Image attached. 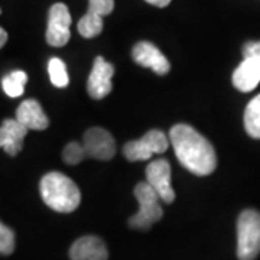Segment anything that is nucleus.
Returning a JSON list of instances; mask_svg holds the SVG:
<instances>
[{"label": "nucleus", "mask_w": 260, "mask_h": 260, "mask_svg": "<svg viewBox=\"0 0 260 260\" xmlns=\"http://www.w3.org/2000/svg\"><path fill=\"white\" fill-rule=\"evenodd\" d=\"M178 160L189 172L207 177L217 168V156L213 145L188 124H175L169 132Z\"/></svg>", "instance_id": "obj_1"}, {"label": "nucleus", "mask_w": 260, "mask_h": 260, "mask_svg": "<svg viewBox=\"0 0 260 260\" xmlns=\"http://www.w3.org/2000/svg\"><path fill=\"white\" fill-rule=\"evenodd\" d=\"M39 192L44 203L56 213H73L81 203V192L75 182L61 172H49L41 179Z\"/></svg>", "instance_id": "obj_2"}, {"label": "nucleus", "mask_w": 260, "mask_h": 260, "mask_svg": "<svg viewBox=\"0 0 260 260\" xmlns=\"http://www.w3.org/2000/svg\"><path fill=\"white\" fill-rule=\"evenodd\" d=\"M135 197L139 203V211L130 217L129 225L135 230H149L164 215L159 204L160 197L148 182H139L135 188Z\"/></svg>", "instance_id": "obj_3"}, {"label": "nucleus", "mask_w": 260, "mask_h": 260, "mask_svg": "<svg viewBox=\"0 0 260 260\" xmlns=\"http://www.w3.org/2000/svg\"><path fill=\"white\" fill-rule=\"evenodd\" d=\"M260 254V213L244 210L237 221V257L254 260Z\"/></svg>", "instance_id": "obj_4"}, {"label": "nucleus", "mask_w": 260, "mask_h": 260, "mask_svg": "<svg viewBox=\"0 0 260 260\" xmlns=\"http://www.w3.org/2000/svg\"><path fill=\"white\" fill-rule=\"evenodd\" d=\"M260 83V41H251L243 47L242 64L233 73V85L242 91L249 93Z\"/></svg>", "instance_id": "obj_5"}, {"label": "nucleus", "mask_w": 260, "mask_h": 260, "mask_svg": "<svg viewBox=\"0 0 260 260\" xmlns=\"http://www.w3.org/2000/svg\"><path fill=\"white\" fill-rule=\"evenodd\" d=\"M169 146L167 135L158 129L149 130L140 139L127 142L123 148L124 158L130 162L146 160L155 153H164Z\"/></svg>", "instance_id": "obj_6"}, {"label": "nucleus", "mask_w": 260, "mask_h": 260, "mask_svg": "<svg viewBox=\"0 0 260 260\" xmlns=\"http://www.w3.org/2000/svg\"><path fill=\"white\" fill-rule=\"evenodd\" d=\"M71 15L64 3H55L51 6L48 15L47 42L51 47H64L70 41L71 32Z\"/></svg>", "instance_id": "obj_7"}, {"label": "nucleus", "mask_w": 260, "mask_h": 260, "mask_svg": "<svg viewBox=\"0 0 260 260\" xmlns=\"http://www.w3.org/2000/svg\"><path fill=\"white\" fill-rule=\"evenodd\" d=\"M146 182L152 186L165 204H172L175 191L171 185V165L167 159H156L146 168Z\"/></svg>", "instance_id": "obj_8"}, {"label": "nucleus", "mask_w": 260, "mask_h": 260, "mask_svg": "<svg viewBox=\"0 0 260 260\" xmlns=\"http://www.w3.org/2000/svg\"><path fill=\"white\" fill-rule=\"evenodd\" d=\"M83 146L88 158L109 160L116 153V142L103 127H91L84 133Z\"/></svg>", "instance_id": "obj_9"}, {"label": "nucleus", "mask_w": 260, "mask_h": 260, "mask_svg": "<svg viewBox=\"0 0 260 260\" xmlns=\"http://www.w3.org/2000/svg\"><path fill=\"white\" fill-rule=\"evenodd\" d=\"M113 74L114 67L107 62L103 56H97L87 81L88 94L95 100H102L106 95H109L113 90Z\"/></svg>", "instance_id": "obj_10"}, {"label": "nucleus", "mask_w": 260, "mask_h": 260, "mask_svg": "<svg viewBox=\"0 0 260 260\" xmlns=\"http://www.w3.org/2000/svg\"><path fill=\"white\" fill-rule=\"evenodd\" d=\"M132 56L136 64L142 65L145 68H150L153 73L159 75L168 74L171 70V64L167 56L159 51L158 47H155L153 44L146 42V41H142L133 47Z\"/></svg>", "instance_id": "obj_11"}, {"label": "nucleus", "mask_w": 260, "mask_h": 260, "mask_svg": "<svg viewBox=\"0 0 260 260\" xmlns=\"http://www.w3.org/2000/svg\"><path fill=\"white\" fill-rule=\"evenodd\" d=\"M28 132V127L18 119H6L0 127V146L8 155L16 156L23 148V140Z\"/></svg>", "instance_id": "obj_12"}, {"label": "nucleus", "mask_w": 260, "mask_h": 260, "mask_svg": "<svg viewBox=\"0 0 260 260\" xmlns=\"http://www.w3.org/2000/svg\"><path fill=\"white\" fill-rule=\"evenodd\" d=\"M71 260H107L109 251L100 237L84 236L75 240L70 249Z\"/></svg>", "instance_id": "obj_13"}, {"label": "nucleus", "mask_w": 260, "mask_h": 260, "mask_svg": "<svg viewBox=\"0 0 260 260\" xmlns=\"http://www.w3.org/2000/svg\"><path fill=\"white\" fill-rule=\"evenodd\" d=\"M16 119L29 130H45L49 124V119L42 106L32 99L20 103L16 110Z\"/></svg>", "instance_id": "obj_14"}, {"label": "nucleus", "mask_w": 260, "mask_h": 260, "mask_svg": "<svg viewBox=\"0 0 260 260\" xmlns=\"http://www.w3.org/2000/svg\"><path fill=\"white\" fill-rule=\"evenodd\" d=\"M244 129L253 139H260V94L251 99L246 107Z\"/></svg>", "instance_id": "obj_15"}, {"label": "nucleus", "mask_w": 260, "mask_h": 260, "mask_svg": "<svg viewBox=\"0 0 260 260\" xmlns=\"http://www.w3.org/2000/svg\"><path fill=\"white\" fill-rule=\"evenodd\" d=\"M28 83V75L23 71H13L2 78V88L9 97H20L25 91V84Z\"/></svg>", "instance_id": "obj_16"}, {"label": "nucleus", "mask_w": 260, "mask_h": 260, "mask_svg": "<svg viewBox=\"0 0 260 260\" xmlns=\"http://www.w3.org/2000/svg\"><path fill=\"white\" fill-rule=\"evenodd\" d=\"M103 30V18L87 12L78 22V32L84 38H94L100 35Z\"/></svg>", "instance_id": "obj_17"}, {"label": "nucleus", "mask_w": 260, "mask_h": 260, "mask_svg": "<svg viewBox=\"0 0 260 260\" xmlns=\"http://www.w3.org/2000/svg\"><path fill=\"white\" fill-rule=\"evenodd\" d=\"M48 73H49V80L58 88H65L70 83V77L67 73V67L64 61L59 58H51L48 64Z\"/></svg>", "instance_id": "obj_18"}, {"label": "nucleus", "mask_w": 260, "mask_h": 260, "mask_svg": "<svg viewBox=\"0 0 260 260\" xmlns=\"http://www.w3.org/2000/svg\"><path fill=\"white\" fill-rule=\"evenodd\" d=\"M85 156L87 153H85L83 143H78V142H70L62 150V159L68 165H77L84 160Z\"/></svg>", "instance_id": "obj_19"}, {"label": "nucleus", "mask_w": 260, "mask_h": 260, "mask_svg": "<svg viewBox=\"0 0 260 260\" xmlns=\"http://www.w3.org/2000/svg\"><path fill=\"white\" fill-rule=\"evenodd\" d=\"M15 250V233L6 224H0V253L9 256Z\"/></svg>", "instance_id": "obj_20"}, {"label": "nucleus", "mask_w": 260, "mask_h": 260, "mask_svg": "<svg viewBox=\"0 0 260 260\" xmlns=\"http://www.w3.org/2000/svg\"><path fill=\"white\" fill-rule=\"evenodd\" d=\"M114 9V0H88V12L97 16H107Z\"/></svg>", "instance_id": "obj_21"}, {"label": "nucleus", "mask_w": 260, "mask_h": 260, "mask_svg": "<svg viewBox=\"0 0 260 260\" xmlns=\"http://www.w3.org/2000/svg\"><path fill=\"white\" fill-rule=\"evenodd\" d=\"M145 2H148L149 5H153L156 8H165L171 3V0H145Z\"/></svg>", "instance_id": "obj_22"}, {"label": "nucleus", "mask_w": 260, "mask_h": 260, "mask_svg": "<svg viewBox=\"0 0 260 260\" xmlns=\"http://www.w3.org/2000/svg\"><path fill=\"white\" fill-rule=\"evenodd\" d=\"M6 41H8V32L5 29H0V47H5Z\"/></svg>", "instance_id": "obj_23"}]
</instances>
